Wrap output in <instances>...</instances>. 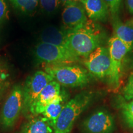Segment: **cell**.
I'll use <instances>...</instances> for the list:
<instances>
[{
    "label": "cell",
    "mask_w": 133,
    "mask_h": 133,
    "mask_svg": "<svg viewBox=\"0 0 133 133\" xmlns=\"http://www.w3.org/2000/svg\"><path fill=\"white\" fill-rule=\"evenodd\" d=\"M39 6L43 12L48 15L54 14L60 5V0H39Z\"/></svg>",
    "instance_id": "cell-19"
},
{
    "label": "cell",
    "mask_w": 133,
    "mask_h": 133,
    "mask_svg": "<svg viewBox=\"0 0 133 133\" xmlns=\"http://www.w3.org/2000/svg\"><path fill=\"white\" fill-rule=\"evenodd\" d=\"M112 25L114 36L123 43L129 51L133 50V20L123 22L118 15L112 16Z\"/></svg>",
    "instance_id": "cell-12"
},
{
    "label": "cell",
    "mask_w": 133,
    "mask_h": 133,
    "mask_svg": "<svg viewBox=\"0 0 133 133\" xmlns=\"http://www.w3.org/2000/svg\"><path fill=\"white\" fill-rule=\"evenodd\" d=\"M9 18V10L6 0H0V31Z\"/></svg>",
    "instance_id": "cell-20"
},
{
    "label": "cell",
    "mask_w": 133,
    "mask_h": 133,
    "mask_svg": "<svg viewBox=\"0 0 133 133\" xmlns=\"http://www.w3.org/2000/svg\"><path fill=\"white\" fill-rule=\"evenodd\" d=\"M45 71L61 86L69 88L87 85L92 76L86 68L75 64L49 65Z\"/></svg>",
    "instance_id": "cell-3"
},
{
    "label": "cell",
    "mask_w": 133,
    "mask_h": 133,
    "mask_svg": "<svg viewBox=\"0 0 133 133\" xmlns=\"http://www.w3.org/2000/svg\"><path fill=\"white\" fill-rule=\"evenodd\" d=\"M122 114L125 122L133 121V100L123 105Z\"/></svg>",
    "instance_id": "cell-23"
},
{
    "label": "cell",
    "mask_w": 133,
    "mask_h": 133,
    "mask_svg": "<svg viewBox=\"0 0 133 133\" xmlns=\"http://www.w3.org/2000/svg\"><path fill=\"white\" fill-rule=\"evenodd\" d=\"M83 63L92 76L99 79H108L110 70L109 48L104 46L97 48L85 58Z\"/></svg>",
    "instance_id": "cell-8"
},
{
    "label": "cell",
    "mask_w": 133,
    "mask_h": 133,
    "mask_svg": "<svg viewBox=\"0 0 133 133\" xmlns=\"http://www.w3.org/2000/svg\"><path fill=\"white\" fill-rule=\"evenodd\" d=\"M23 110V88L16 84L12 88L0 113V129H9L19 118Z\"/></svg>",
    "instance_id": "cell-5"
},
{
    "label": "cell",
    "mask_w": 133,
    "mask_h": 133,
    "mask_svg": "<svg viewBox=\"0 0 133 133\" xmlns=\"http://www.w3.org/2000/svg\"><path fill=\"white\" fill-rule=\"evenodd\" d=\"M71 1H74V0H60V2H61V3H62L63 6H65L68 3L70 2Z\"/></svg>",
    "instance_id": "cell-26"
},
{
    "label": "cell",
    "mask_w": 133,
    "mask_h": 133,
    "mask_svg": "<svg viewBox=\"0 0 133 133\" xmlns=\"http://www.w3.org/2000/svg\"><path fill=\"white\" fill-rule=\"evenodd\" d=\"M84 6L80 1H71L64 6L62 13L63 28L65 31L75 30L83 27L88 21Z\"/></svg>",
    "instance_id": "cell-9"
},
{
    "label": "cell",
    "mask_w": 133,
    "mask_h": 133,
    "mask_svg": "<svg viewBox=\"0 0 133 133\" xmlns=\"http://www.w3.org/2000/svg\"><path fill=\"white\" fill-rule=\"evenodd\" d=\"M86 133H112L115 128L114 118L109 112L99 110L83 121Z\"/></svg>",
    "instance_id": "cell-10"
},
{
    "label": "cell",
    "mask_w": 133,
    "mask_h": 133,
    "mask_svg": "<svg viewBox=\"0 0 133 133\" xmlns=\"http://www.w3.org/2000/svg\"><path fill=\"white\" fill-rule=\"evenodd\" d=\"M15 9L24 14L33 13L37 8L39 0H9Z\"/></svg>",
    "instance_id": "cell-18"
},
{
    "label": "cell",
    "mask_w": 133,
    "mask_h": 133,
    "mask_svg": "<svg viewBox=\"0 0 133 133\" xmlns=\"http://www.w3.org/2000/svg\"><path fill=\"white\" fill-rule=\"evenodd\" d=\"M40 42L67 48L66 31L55 26H48L39 35Z\"/></svg>",
    "instance_id": "cell-14"
},
{
    "label": "cell",
    "mask_w": 133,
    "mask_h": 133,
    "mask_svg": "<svg viewBox=\"0 0 133 133\" xmlns=\"http://www.w3.org/2000/svg\"><path fill=\"white\" fill-rule=\"evenodd\" d=\"M105 34L99 25L91 20L83 27L66 31L67 48L78 57H88L91 52L103 46Z\"/></svg>",
    "instance_id": "cell-1"
},
{
    "label": "cell",
    "mask_w": 133,
    "mask_h": 133,
    "mask_svg": "<svg viewBox=\"0 0 133 133\" xmlns=\"http://www.w3.org/2000/svg\"><path fill=\"white\" fill-rule=\"evenodd\" d=\"M34 56L38 62L49 65L74 64L80 58L65 48L39 42L34 49Z\"/></svg>",
    "instance_id": "cell-4"
},
{
    "label": "cell",
    "mask_w": 133,
    "mask_h": 133,
    "mask_svg": "<svg viewBox=\"0 0 133 133\" xmlns=\"http://www.w3.org/2000/svg\"><path fill=\"white\" fill-rule=\"evenodd\" d=\"M67 97L68 96L66 92L62 89L61 96L53 102L48 104L41 114V115L46 118L51 123L54 127L65 105L68 102Z\"/></svg>",
    "instance_id": "cell-16"
},
{
    "label": "cell",
    "mask_w": 133,
    "mask_h": 133,
    "mask_svg": "<svg viewBox=\"0 0 133 133\" xmlns=\"http://www.w3.org/2000/svg\"><path fill=\"white\" fill-rule=\"evenodd\" d=\"M125 4L128 11L133 15V0H125Z\"/></svg>",
    "instance_id": "cell-24"
},
{
    "label": "cell",
    "mask_w": 133,
    "mask_h": 133,
    "mask_svg": "<svg viewBox=\"0 0 133 133\" xmlns=\"http://www.w3.org/2000/svg\"><path fill=\"white\" fill-rule=\"evenodd\" d=\"M88 17L93 22H105L110 14L107 4L103 0H81Z\"/></svg>",
    "instance_id": "cell-13"
},
{
    "label": "cell",
    "mask_w": 133,
    "mask_h": 133,
    "mask_svg": "<svg viewBox=\"0 0 133 133\" xmlns=\"http://www.w3.org/2000/svg\"><path fill=\"white\" fill-rule=\"evenodd\" d=\"M123 96L126 101L133 100V70L129 77L123 90Z\"/></svg>",
    "instance_id": "cell-21"
},
{
    "label": "cell",
    "mask_w": 133,
    "mask_h": 133,
    "mask_svg": "<svg viewBox=\"0 0 133 133\" xmlns=\"http://www.w3.org/2000/svg\"><path fill=\"white\" fill-rule=\"evenodd\" d=\"M22 133H54V126L43 115L33 116L23 126Z\"/></svg>",
    "instance_id": "cell-15"
},
{
    "label": "cell",
    "mask_w": 133,
    "mask_h": 133,
    "mask_svg": "<svg viewBox=\"0 0 133 133\" xmlns=\"http://www.w3.org/2000/svg\"><path fill=\"white\" fill-rule=\"evenodd\" d=\"M53 80L46 71L38 70L28 76L23 88L22 112L29 114L33 102L48 84Z\"/></svg>",
    "instance_id": "cell-6"
},
{
    "label": "cell",
    "mask_w": 133,
    "mask_h": 133,
    "mask_svg": "<svg viewBox=\"0 0 133 133\" xmlns=\"http://www.w3.org/2000/svg\"><path fill=\"white\" fill-rule=\"evenodd\" d=\"M126 124H128L129 128L132 129L133 130V121H126Z\"/></svg>",
    "instance_id": "cell-25"
},
{
    "label": "cell",
    "mask_w": 133,
    "mask_h": 133,
    "mask_svg": "<svg viewBox=\"0 0 133 133\" xmlns=\"http://www.w3.org/2000/svg\"><path fill=\"white\" fill-rule=\"evenodd\" d=\"M108 48L110 59V70L108 80L113 87L118 88L120 80L122 62L130 51L123 43L114 35L109 39Z\"/></svg>",
    "instance_id": "cell-7"
},
{
    "label": "cell",
    "mask_w": 133,
    "mask_h": 133,
    "mask_svg": "<svg viewBox=\"0 0 133 133\" xmlns=\"http://www.w3.org/2000/svg\"><path fill=\"white\" fill-rule=\"evenodd\" d=\"M92 93L84 91L76 95L65 105L56 121L54 133H70L75 123L92 102Z\"/></svg>",
    "instance_id": "cell-2"
},
{
    "label": "cell",
    "mask_w": 133,
    "mask_h": 133,
    "mask_svg": "<svg viewBox=\"0 0 133 133\" xmlns=\"http://www.w3.org/2000/svg\"><path fill=\"white\" fill-rule=\"evenodd\" d=\"M11 83V75L9 66L0 59V100Z\"/></svg>",
    "instance_id": "cell-17"
},
{
    "label": "cell",
    "mask_w": 133,
    "mask_h": 133,
    "mask_svg": "<svg viewBox=\"0 0 133 133\" xmlns=\"http://www.w3.org/2000/svg\"><path fill=\"white\" fill-rule=\"evenodd\" d=\"M107 5L112 16L118 15L121 8L122 0H103Z\"/></svg>",
    "instance_id": "cell-22"
},
{
    "label": "cell",
    "mask_w": 133,
    "mask_h": 133,
    "mask_svg": "<svg viewBox=\"0 0 133 133\" xmlns=\"http://www.w3.org/2000/svg\"><path fill=\"white\" fill-rule=\"evenodd\" d=\"M74 1H81V0H74Z\"/></svg>",
    "instance_id": "cell-27"
},
{
    "label": "cell",
    "mask_w": 133,
    "mask_h": 133,
    "mask_svg": "<svg viewBox=\"0 0 133 133\" xmlns=\"http://www.w3.org/2000/svg\"><path fill=\"white\" fill-rule=\"evenodd\" d=\"M62 89L57 81L52 80L43 89L36 99L33 102L29 110L32 116L39 115L43 114L46 106L61 96Z\"/></svg>",
    "instance_id": "cell-11"
}]
</instances>
